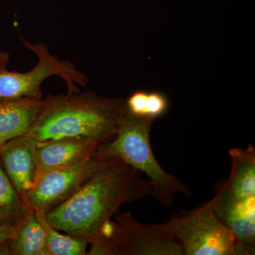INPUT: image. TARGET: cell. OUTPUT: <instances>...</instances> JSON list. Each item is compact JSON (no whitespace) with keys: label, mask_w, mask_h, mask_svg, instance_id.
I'll return each instance as SVG.
<instances>
[{"label":"cell","mask_w":255,"mask_h":255,"mask_svg":"<svg viewBox=\"0 0 255 255\" xmlns=\"http://www.w3.org/2000/svg\"><path fill=\"white\" fill-rule=\"evenodd\" d=\"M142 174L111 157L76 194L45 214V219L58 231L89 241L123 204L152 196L153 185Z\"/></svg>","instance_id":"6da1fadb"},{"label":"cell","mask_w":255,"mask_h":255,"mask_svg":"<svg viewBox=\"0 0 255 255\" xmlns=\"http://www.w3.org/2000/svg\"><path fill=\"white\" fill-rule=\"evenodd\" d=\"M128 114L126 100L90 91L42 99L36 120L25 135L38 142L86 137L100 144L115 136Z\"/></svg>","instance_id":"7a4b0ae2"},{"label":"cell","mask_w":255,"mask_h":255,"mask_svg":"<svg viewBox=\"0 0 255 255\" xmlns=\"http://www.w3.org/2000/svg\"><path fill=\"white\" fill-rule=\"evenodd\" d=\"M153 119L140 118L127 114L115 136L99 145L97 151L108 157H117L145 174L154 187V199L161 205H173L174 195L190 196V188L167 173L159 165L151 147L150 134Z\"/></svg>","instance_id":"3957f363"},{"label":"cell","mask_w":255,"mask_h":255,"mask_svg":"<svg viewBox=\"0 0 255 255\" xmlns=\"http://www.w3.org/2000/svg\"><path fill=\"white\" fill-rule=\"evenodd\" d=\"M23 45L38 57V63L26 73L8 70L9 55L0 50V101L18 99L41 100V85L51 76H59L68 85V94L78 93L76 85L87 86L88 79L71 62L60 60L50 54L44 43H30L22 38Z\"/></svg>","instance_id":"277c9868"},{"label":"cell","mask_w":255,"mask_h":255,"mask_svg":"<svg viewBox=\"0 0 255 255\" xmlns=\"http://www.w3.org/2000/svg\"><path fill=\"white\" fill-rule=\"evenodd\" d=\"M163 224L181 243L184 255H237L234 238L215 214L213 199L174 213Z\"/></svg>","instance_id":"5b68a950"},{"label":"cell","mask_w":255,"mask_h":255,"mask_svg":"<svg viewBox=\"0 0 255 255\" xmlns=\"http://www.w3.org/2000/svg\"><path fill=\"white\" fill-rule=\"evenodd\" d=\"M109 159L97 150L90 158L42 174L23 199L25 207L43 214L58 207L76 194Z\"/></svg>","instance_id":"8992f818"},{"label":"cell","mask_w":255,"mask_h":255,"mask_svg":"<svg viewBox=\"0 0 255 255\" xmlns=\"http://www.w3.org/2000/svg\"><path fill=\"white\" fill-rule=\"evenodd\" d=\"M114 255H184L182 245L162 224L138 222L129 211L114 221Z\"/></svg>","instance_id":"52a82bcc"},{"label":"cell","mask_w":255,"mask_h":255,"mask_svg":"<svg viewBox=\"0 0 255 255\" xmlns=\"http://www.w3.org/2000/svg\"><path fill=\"white\" fill-rule=\"evenodd\" d=\"M216 192L212 199L215 214L234 238L237 255H255V196L238 199L227 179L218 184Z\"/></svg>","instance_id":"ba28073f"},{"label":"cell","mask_w":255,"mask_h":255,"mask_svg":"<svg viewBox=\"0 0 255 255\" xmlns=\"http://www.w3.org/2000/svg\"><path fill=\"white\" fill-rule=\"evenodd\" d=\"M38 141L27 135L12 139L0 148V164L21 199H25L38 179Z\"/></svg>","instance_id":"9c48e42d"},{"label":"cell","mask_w":255,"mask_h":255,"mask_svg":"<svg viewBox=\"0 0 255 255\" xmlns=\"http://www.w3.org/2000/svg\"><path fill=\"white\" fill-rule=\"evenodd\" d=\"M100 145L96 140L86 137H63L38 142V177L51 169L90 158L95 155Z\"/></svg>","instance_id":"30bf717a"},{"label":"cell","mask_w":255,"mask_h":255,"mask_svg":"<svg viewBox=\"0 0 255 255\" xmlns=\"http://www.w3.org/2000/svg\"><path fill=\"white\" fill-rule=\"evenodd\" d=\"M41 104L42 99L0 101V148L9 140L27 133Z\"/></svg>","instance_id":"8fae6325"},{"label":"cell","mask_w":255,"mask_h":255,"mask_svg":"<svg viewBox=\"0 0 255 255\" xmlns=\"http://www.w3.org/2000/svg\"><path fill=\"white\" fill-rule=\"evenodd\" d=\"M46 233L36 213L25 209L10 241L11 255H49L46 248Z\"/></svg>","instance_id":"7c38bea8"},{"label":"cell","mask_w":255,"mask_h":255,"mask_svg":"<svg viewBox=\"0 0 255 255\" xmlns=\"http://www.w3.org/2000/svg\"><path fill=\"white\" fill-rule=\"evenodd\" d=\"M232 160V169L227 179L229 187L238 199L255 196V150L233 148L228 151Z\"/></svg>","instance_id":"4fadbf2b"},{"label":"cell","mask_w":255,"mask_h":255,"mask_svg":"<svg viewBox=\"0 0 255 255\" xmlns=\"http://www.w3.org/2000/svg\"><path fill=\"white\" fill-rule=\"evenodd\" d=\"M125 100L128 114L133 117L155 120L169 110L168 98L160 92L139 90Z\"/></svg>","instance_id":"5bb4252c"},{"label":"cell","mask_w":255,"mask_h":255,"mask_svg":"<svg viewBox=\"0 0 255 255\" xmlns=\"http://www.w3.org/2000/svg\"><path fill=\"white\" fill-rule=\"evenodd\" d=\"M46 233V248L49 255H86L89 242L85 238L60 234L47 222L44 214L36 213Z\"/></svg>","instance_id":"9a60e30c"},{"label":"cell","mask_w":255,"mask_h":255,"mask_svg":"<svg viewBox=\"0 0 255 255\" xmlns=\"http://www.w3.org/2000/svg\"><path fill=\"white\" fill-rule=\"evenodd\" d=\"M25 209L23 199L0 164V220L16 226Z\"/></svg>","instance_id":"2e32d148"},{"label":"cell","mask_w":255,"mask_h":255,"mask_svg":"<svg viewBox=\"0 0 255 255\" xmlns=\"http://www.w3.org/2000/svg\"><path fill=\"white\" fill-rule=\"evenodd\" d=\"M16 225L0 220V242L11 241L16 233Z\"/></svg>","instance_id":"e0dca14e"},{"label":"cell","mask_w":255,"mask_h":255,"mask_svg":"<svg viewBox=\"0 0 255 255\" xmlns=\"http://www.w3.org/2000/svg\"><path fill=\"white\" fill-rule=\"evenodd\" d=\"M0 255H11L10 241L0 242Z\"/></svg>","instance_id":"ac0fdd59"}]
</instances>
